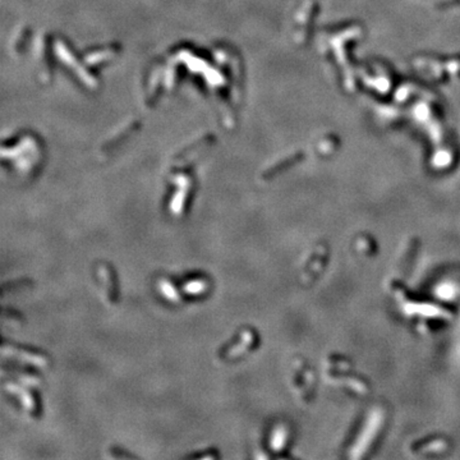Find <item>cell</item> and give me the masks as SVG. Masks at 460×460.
Here are the masks:
<instances>
[{"label":"cell","instance_id":"obj_1","mask_svg":"<svg viewBox=\"0 0 460 460\" xmlns=\"http://www.w3.org/2000/svg\"><path fill=\"white\" fill-rule=\"evenodd\" d=\"M186 292L192 297L196 296H203L206 293V290L208 289V284L205 279H201V277H196V279L190 280L188 283L186 284Z\"/></svg>","mask_w":460,"mask_h":460}]
</instances>
